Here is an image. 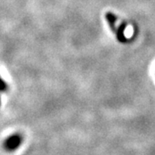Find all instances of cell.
I'll use <instances>...</instances> for the list:
<instances>
[{"label":"cell","mask_w":155,"mask_h":155,"mask_svg":"<svg viewBox=\"0 0 155 155\" xmlns=\"http://www.w3.org/2000/svg\"><path fill=\"white\" fill-rule=\"evenodd\" d=\"M23 141V137L21 134H13L7 137L4 142V147L8 152H13L18 149Z\"/></svg>","instance_id":"1"},{"label":"cell","mask_w":155,"mask_h":155,"mask_svg":"<svg viewBox=\"0 0 155 155\" xmlns=\"http://www.w3.org/2000/svg\"><path fill=\"white\" fill-rule=\"evenodd\" d=\"M7 90V84L6 83L0 78V91H5Z\"/></svg>","instance_id":"2"},{"label":"cell","mask_w":155,"mask_h":155,"mask_svg":"<svg viewBox=\"0 0 155 155\" xmlns=\"http://www.w3.org/2000/svg\"><path fill=\"white\" fill-rule=\"evenodd\" d=\"M0 104H1V100H0Z\"/></svg>","instance_id":"3"}]
</instances>
